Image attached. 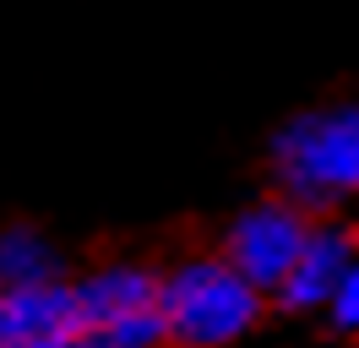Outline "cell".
I'll list each match as a JSON object with an SVG mask.
<instances>
[{
  "instance_id": "6da1fadb",
  "label": "cell",
  "mask_w": 359,
  "mask_h": 348,
  "mask_svg": "<svg viewBox=\"0 0 359 348\" xmlns=\"http://www.w3.org/2000/svg\"><path fill=\"white\" fill-rule=\"evenodd\" d=\"M272 180L299 213L359 201V104L294 114L272 136Z\"/></svg>"
},
{
  "instance_id": "7a4b0ae2",
  "label": "cell",
  "mask_w": 359,
  "mask_h": 348,
  "mask_svg": "<svg viewBox=\"0 0 359 348\" xmlns=\"http://www.w3.org/2000/svg\"><path fill=\"white\" fill-rule=\"evenodd\" d=\"M158 316H163V343L229 348L256 326L262 294L224 256H185L169 272H158Z\"/></svg>"
},
{
  "instance_id": "3957f363",
  "label": "cell",
  "mask_w": 359,
  "mask_h": 348,
  "mask_svg": "<svg viewBox=\"0 0 359 348\" xmlns=\"http://www.w3.org/2000/svg\"><path fill=\"white\" fill-rule=\"evenodd\" d=\"M76 321L93 348H158L163 316H158V272L142 261H104L82 278H71Z\"/></svg>"
},
{
  "instance_id": "277c9868",
  "label": "cell",
  "mask_w": 359,
  "mask_h": 348,
  "mask_svg": "<svg viewBox=\"0 0 359 348\" xmlns=\"http://www.w3.org/2000/svg\"><path fill=\"white\" fill-rule=\"evenodd\" d=\"M311 229L316 223L299 213L294 201L267 196V201H250L245 213H234V223L224 229V250H218V256L267 300V294L283 288V278H289V267L299 261Z\"/></svg>"
},
{
  "instance_id": "5b68a950",
  "label": "cell",
  "mask_w": 359,
  "mask_h": 348,
  "mask_svg": "<svg viewBox=\"0 0 359 348\" xmlns=\"http://www.w3.org/2000/svg\"><path fill=\"white\" fill-rule=\"evenodd\" d=\"M354 256L359 250H354V239L343 234V229H311L299 261L289 267V278L278 288V304H289V310H327L332 288L343 283V272H348Z\"/></svg>"
},
{
  "instance_id": "8992f818",
  "label": "cell",
  "mask_w": 359,
  "mask_h": 348,
  "mask_svg": "<svg viewBox=\"0 0 359 348\" xmlns=\"http://www.w3.org/2000/svg\"><path fill=\"white\" fill-rule=\"evenodd\" d=\"M60 250L44 229L33 223H11L0 229V294H17V288H44L60 283Z\"/></svg>"
},
{
  "instance_id": "52a82bcc",
  "label": "cell",
  "mask_w": 359,
  "mask_h": 348,
  "mask_svg": "<svg viewBox=\"0 0 359 348\" xmlns=\"http://www.w3.org/2000/svg\"><path fill=\"white\" fill-rule=\"evenodd\" d=\"M71 321H76L71 278L6 294V343H22V337H39V332H55V326H71Z\"/></svg>"
},
{
  "instance_id": "ba28073f",
  "label": "cell",
  "mask_w": 359,
  "mask_h": 348,
  "mask_svg": "<svg viewBox=\"0 0 359 348\" xmlns=\"http://www.w3.org/2000/svg\"><path fill=\"white\" fill-rule=\"evenodd\" d=\"M327 321H332V332H343V337H359V256L348 261L343 283H337L332 300H327Z\"/></svg>"
},
{
  "instance_id": "9c48e42d",
  "label": "cell",
  "mask_w": 359,
  "mask_h": 348,
  "mask_svg": "<svg viewBox=\"0 0 359 348\" xmlns=\"http://www.w3.org/2000/svg\"><path fill=\"white\" fill-rule=\"evenodd\" d=\"M6 348H93V337L82 332V321L55 326V332H39V337H22V343H6Z\"/></svg>"
},
{
  "instance_id": "30bf717a",
  "label": "cell",
  "mask_w": 359,
  "mask_h": 348,
  "mask_svg": "<svg viewBox=\"0 0 359 348\" xmlns=\"http://www.w3.org/2000/svg\"><path fill=\"white\" fill-rule=\"evenodd\" d=\"M0 348H6V294H0Z\"/></svg>"
}]
</instances>
